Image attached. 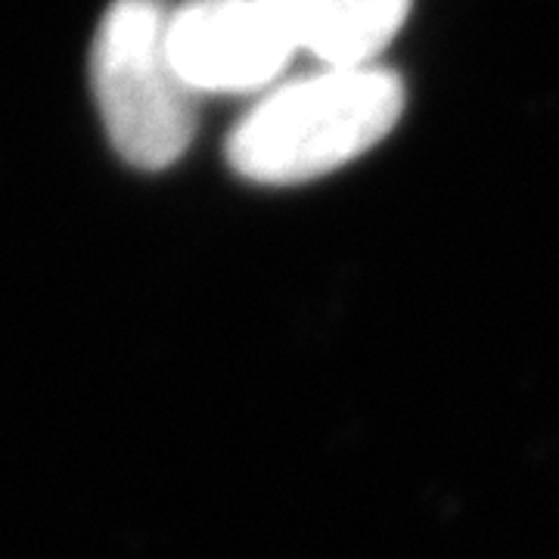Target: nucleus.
Returning a JSON list of instances; mask_svg holds the SVG:
<instances>
[{
    "label": "nucleus",
    "instance_id": "obj_1",
    "mask_svg": "<svg viewBox=\"0 0 559 559\" xmlns=\"http://www.w3.org/2000/svg\"><path fill=\"white\" fill-rule=\"evenodd\" d=\"M404 112V84L380 62L320 66L267 87L230 138V168L286 187L330 175L377 146Z\"/></svg>",
    "mask_w": 559,
    "mask_h": 559
},
{
    "label": "nucleus",
    "instance_id": "obj_2",
    "mask_svg": "<svg viewBox=\"0 0 559 559\" xmlns=\"http://www.w3.org/2000/svg\"><path fill=\"white\" fill-rule=\"evenodd\" d=\"M162 0H116L103 16L91 81L106 134L128 165L162 171L183 156L197 131V91L168 50Z\"/></svg>",
    "mask_w": 559,
    "mask_h": 559
},
{
    "label": "nucleus",
    "instance_id": "obj_3",
    "mask_svg": "<svg viewBox=\"0 0 559 559\" xmlns=\"http://www.w3.org/2000/svg\"><path fill=\"white\" fill-rule=\"evenodd\" d=\"M168 50L197 94H259L296 57L267 0H183L168 13Z\"/></svg>",
    "mask_w": 559,
    "mask_h": 559
},
{
    "label": "nucleus",
    "instance_id": "obj_4",
    "mask_svg": "<svg viewBox=\"0 0 559 559\" xmlns=\"http://www.w3.org/2000/svg\"><path fill=\"white\" fill-rule=\"evenodd\" d=\"M296 50L320 66L380 62L411 13V0H267Z\"/></svg>",
    "mask_w": 559,
    "mask_h": 559
}]
</instances>
